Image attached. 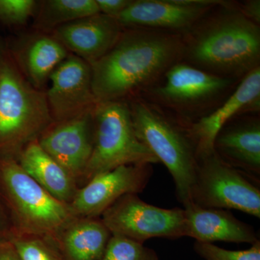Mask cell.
<instances>
[{
  "mask_svg": "<svg viewBox=\"0 0 260 260\" xmlns=\"http://www.w3.org/2000/svg\"><path fill=\"white\" fill-rule=\"evenodd\" d=\"M259 181L231 167L215 151L198 156L191 203L203 208L234 209L260 218Z\"/></svg>",
  "mask_w": 260,
  "mask_h": 260,
  "instance_id": "obj_8",
  "label": "cell"
},
{
  "mask_svg": "<svg viewBox=\"0 0 260 260\" xmlns=\"http://www.w3.org/2000/svg\"><path fill=\"white\" fill-rule=\"evenodd\" d=\"M237 6L246 18L260 25L259 0H247L243 3H237Z\"/></svg>",
  "mask_w": 260,
  "mask_h": 260,
  "instance_id": "obj_27",
  "label": "cell"
},
{
  "mask_svg": "<svg viewBox=\"0 0 260 260\" xmlns=\"http://www.w3.org/2000/svg\"><path fill=\"white\" fill-rule=\"evenodd\" d=\"M260 107V67L245 75L234 91L218 107L199 120L189 124L198 149V156L213 150L219 130L227 122L246 113L257 112Z\"/></svg>",
  "mask_w": 260,
  "mask_h": 260,
  "instance_id": "obj_14",
  "label": "cell"
},
{
  "mask_svg": "<svg viewBox=\"0 0 260 260\" xmlns=\"http://www.w3.org/2000/svg\"><path fill=\"white\" fill-rule=\"evenodd\" d=\"M53 123L45 92L32 86L3 56L0 59V145L20 152Z\"/></svg>",
  "mask_w": 260,
  "mask_h": 260,
  "instance_id": "obj_5",
  "label": "cell"
},
{
  "mask_svg": "<svg viewBox=\"0 0 260 260\" xmlns=\"http://www.w3.org/2000/svg\"><path fill=\"white\" fill-rule=\"evenodd\" d=\"M182 36L148 28H124L110 51L91 66L97 102L126 100L158 83L182 60Z\"/></svg>",
  "mask_w": 260,
  "mask_h": 260,
  "instance_id": "obj_1",
  "label": "cell"
},
{
  "mask_svg": "<svg viewBox=\"0 0 260 260\" xmlns=\"http://www.w3.org/2000/svg\"><path fill=\"white\" fill-rule=\"evenodd\" d=\"M19 165L42 187L61 203L69 205L77 191L76 180L41 147L38 140L20 152Z\"/></svg>",
  "mask_w": 260,
  "mask_h": 260,
  "instance_id": "obj_18",
  "label": "cell"
},
{
  "mask_svg": "<svg viewBox=\"0 0 260 260\" xmlns=\"http://www.w3.org/2000/svg\"><path fill=\"white\" fill-rule=\"evenodd\" d=\"M0 234H1V223H0Z\"/></svg>",
  "mask_w": 260,
  "mask_h": 260,
  "instance_id": "obj_30",
  "label": "cell"
},
{
  "mask_svg": "<svg viewBox=\"0 0 260 260\" xmlns=\"http://www.w3.org/2000/svg\"><path fill=\"white\" fill-rule=\"evenodd\" d=\"M101 260H159L155 250L143 243L112 234Z\"/></svg>",
  "mask_w": 260,
  "mask_h": 260,
  "instance_id": "obj_22",
  "label": "cell"
},
{
  "mask_svg": "<svg viewBox=\"0 0 260 260\" xmlns=\"http://www.w3.org/2000/svg\"><path fill=\"white\" fill-rule=\"evenodd\" d=\"M132 0H95L99 13L116 18L127 8Z\"/></svg>",
  "mask_w": 260,
  "mask_h": 260,
  "instance_id": "obj_26",
  "label": "cell"
},
{
  "mask_svg": "<svg viewBox=\"0 0 260 260\" xmlns=\"http://www.w3.org/2000/svg\"><path fill=\"white\" fill-rule=\"evenodd\" d=\"M102 217L111 234L143 244L153 238L176 240L185 237L184 208H159L145 203L138 194L121 197Z\"/></svg>",
  "mask_w": 260,
  "mask_h": 260,
  "instance_id": "obj_9",
  "label": "cell"
},
{
  "mask_svg": "<svg viewBox=\"0 0 260 260\" xmlns=\"http://www.w3.org/2000/svg\"><path fill=\"white\" fill-rule=\"evenodd\" d=\"M68 56L69 51L52 36L36 37L20 58L24 75L32 86L42 90L52 72Z\"/></svg>",
  "mask_w": 260,
  "mask_h": 260,
  "instance_id": "obj_20",
  "label": "cell"
},
{
  "mask_svg": "<svg viewBox=\"0 0 260 260\" xmlns=\"http://www.w3.org/2000/svg\"><path fill=\"white\" fill-rule=\"evenodd\" d=\"M239 81L181 61L173 65L158 83L144 90L141 96L189 125L218 107Z\"/></svg>",
  "mask_w": 260,
  "mask_h": 260,
  "instance_id": "obj_4",
  "label": "cell"
},
{
  "mask_svg": "<svg viewBox=\"0 0 260 260\" xmlns=\"http://www.w3.org/2000/svg\"><path fill=\"white\" fill-rule=\"evenodd\" d=\"M37 5L34 0H0V20L14 25L24 24L34 15Z\"/></svg>",
  "mask_w": 260,
  "mask_h": 260,
  "instance_id": "obj_25",
  "label": "cell"
},
{
  "mask_svg": "<svg viewBox=\"0 0 260 260\" xmlns=\"http://www.w3.org/2000/svg\"><path fill=\"white\" fill-rule=\"evenodd\" d=\"M99 13L95 0H47L43 1L34 26L43 31Z\"/></svg>",
  "mask_w": 260,
  "mask_h": 260,
  "instance_id": "obj_21",
  "label": "cell"
},
{
  "mask_svg": "<svg viewBox=\"0 0 260 260\" xmlns=\"http://www.w3.org/2000/svg\"><path fill=\"white\" fill-rule=\"evenodd\" d=\"M46 93L53 121L70 120L93 112L98 104L92 87L91 66L69 55L52 72Z\"/></svg>",
  "mask_w": 260,
  "mask_h": 260,
  "instance_id": "obj_12",
  "label": "cell"
},
{
  "mask_svg": "<svg viewBox=\"0 0 260 260\" xmlns=\"http://www.w3.org/2000/svg\"><path fill=\"white\" fill-rule=\"evenodd\" d=\"M1 175L23 234L47 239L56 246L63 231L78 218L69 205L49 194L15 160L2 162Z\"/></svg>",
  "mask_w": 260,
  "mask_h": 260,
  "instance_id": "obj_7",
  "label": "cell"
},
{
  "mask_svg": "<svg viewBox=\"0 0 260 260\" xmlns=\"http://www.w3.org/2000/svg\"><path fill=\"white\" fill-rule=\"evenodd\" d=\"M153 174V164L121 166L98 174L78 189L69 208L76 218H98L119 198L142 192Z\"/></svg>",
  "mask_w": 260,
  "mask_h": 260,
  "instance_id": "obj_10",
  "label": "cell"
},
{
  "mask_svg": "<svg viewBox=\"0 0 260 260\" xmlns=\"http://www.w3.org/2000/svg\"><path fill=\"white\" fill-rule=\"evenodd\" d=\"M0 243H1V242H0Z\"/></svg>",
  "mask_w": 260,
  "mask_h": 260,
  "instance_id": "obj_31",
  "label": "cell"
},
{
  "mask_svg": "<svg viewBox=\"0 0 260 260\" xmlns=\"http://www.w3.org/2000/svg\"><path fill=\"white\" fill-rule=\"evenodd\" d=\"M225 1L132 0L115 19L124 28H148L183 35Z\"/></svg>",
  "mask_w": 260,
  "mask_h": 260,
  "instance_id": "obj_11",
  "label": "cell"
},
{
  "mask_svg": "<svg viewBox=\"0 0 260 260\" xmlns=\"http://www.w3.org/2000/svg\"><path fill=\"white\" fill-rule=\"evenodd\" d=\"M185 237L196 242L213 244L215 242L249 244L259 241L254 228L241 221L231 212L207 208L189 203L184 206Z\"/></svg>",
  "mask_w": 260,
  "mask_h": 260,
  "instance_id": "obj_17",
  "label": "cell"
},
{
  "mask_svg": "<svg viewBox=\"0 0 260 260\" xmlns=\"http://www.w3.org/2000/svg\"><path fill=\"white\" fill-rule=\"evenodd\" d=\"M0 260H20L11 243H0Z\"/></svg>",
  "mask_w": 260,
  "mask_h": 260,
  "instance_id": "obj_28",
  "label": "cell"
},
{
  "mask_svg": "<svg viewBox=\"0 0 260 260\" xmlns=\"http://www.w3.org/2000/svg\"><path fill=\"white\" fill-rule=\"evenodd\" d=\"M10 243L20 260H64L56 246L42 238L23 234Z\"/></svg>",
  "mask_w": 260,
  "mask_h": 260,
  "instance_id": "obj_23",
  "label": "cell"
},
{
  "mask_svg": "<svg viewBox=\"0 0 260 260\" xmlns=\"http://www.w3.org/2000/svg\"><path fill=\"white\" fill-rule=\"evenodd\" d=\"M93 124V152L84 179L89 181L121 166L159 162L137 136L127 101L98 103Z\"/></svg>",
  "mask_w": 260,
  "mask_h": 260,
  "instance_id": "obj_6",
  "label": "cell"
},
{
  "mask_svg": "<svg viewBox=\"0 0 260 260\" xmlns=\"http://www.w3.org/2000/svg\"><path fill=\"white\" fill-rule=\"evenodd\" d=\"M54 123L38 138L41 147L75 180L83 177L93 147V111Z\"/></svg>",
  "mask_w": 260,
  "mask_h": 260,
  "instance_id": "obj_13",
  "label": "cell"
},
{
  "mask_svg": "<svg viewBox=\"0 0 260 260\" xmlns=\"http://www.w3.org/2000/svg\"><path fill=\"white\" fill-rule=\"evenodd\" d=\"M112 234L99 218H78L63 231L56 247L64 260H101Z\"/></svg>",
  "mask_w": 260,
  "mask_h": 260,
  "instance_id": "obj_19",
  "label": "cell"
},
{
  "mask_svg": "<svg viewBox=\"0 0 260 260\" xmlns=\"http://www.w3.org/2000/svg\"><path fill=\"white\" fill-rule=\"evenodd\" d=\"M137 136L167 168L174 179L178 201L191 203L198 149L189 126L141 95L127 99Z\"/></svg>",
  "mask_w": 260,
  "mask_h": 260,
  "instance_id": "obj_3",
  "label": "cell"
},
{
  "mask_svg": "<svg viewBox=\"0 0 260 260\" xmlns=\"http://www.w3.org/2000/svg\"><path fill=\"white\" fill-rule=\"evenodd\" d=\"M181 36V61L212 74L241 80L260 67L259 25L237 3L215 7Z\"/></svg>",
  "mask_w": 260,
  "mask_h": 260,
  "instance_id": "obj_2",
  "label": "cell"
},
{
  "mask_svg": "<svg viewBox=\"0 0 260 260\" xmlns=\"http://www.w3.org/2000/svg\"><path fill=\"white\" fill-rule=\"evenodd\" d=\"M194 250L205 260H260V241L245 250H228L213 244L195 242Z\"/></svg>",
  "mask_w": 260,
  "mask_h": 260,
  "instance_id": "obj_24",
  "label": "cell"
},
{
  "mask_svg": "<svg viewBox=\"0 0 260 260\" xmlns=\"http://www.w3.org/2000/svg\"><path fill=\"white\" fill-rule=\"evenodd\" d=\"M123 30L116 19L99 13L58 27L51 36L91 65L112 49Z\"/></svg>",
  "mask_w": 260,
  "mask_h": 260,
  "instance_id": "obj_15",
  "label": "cell"
},
{
  "mask_svg": "<svg viewBox=\"0 0 260 260\" xmlns=\"http://www.w3.org/2000/svg\"><path fill=\"white\" fill-rule=\"evenodd\" d=\"M213 150L229 166L259 181V118L241 115L229 121L217 133Z\"/></svg>",
  "mask_w": 260,
  "mask_h": 260,
  "instance_id": "obj_16",
  "label": "cell"
},
{
  "mask_svg": "<svg viewBox=\"0 0 260 260\" xmlns=\"http://www.w3.org/2000/svg\"><path fill=\"white\" fill-rule=\"evenodd\" d=\"M3 47H2L1 44H0V59L3 57Z\"/></svg>",
  "mask_w": 260,
  "mask_h": 260,
  "instance_id": "obj_29",
  "label": "cell"
}]
</instances>
